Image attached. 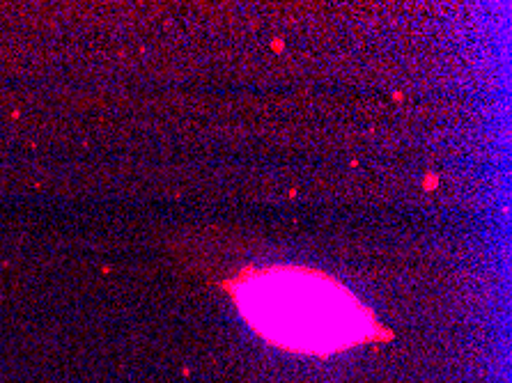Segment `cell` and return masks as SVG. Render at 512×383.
<instances>
[{"instance_id":"obj_1","label":"cell","mask_w":512,"mask_h":383,"mask_svg":"<svg viewBox=\"0 0 512 383\" xmlns=\"http://www.w3.org/2000/svg\"><path fill=\"white\" fill-rule=\"evenodd\" d=\"M244 319L271 345L327 356L370 340H391L340 280L304 267H248L223 280Z\"/></svg>"}]
</instances>
